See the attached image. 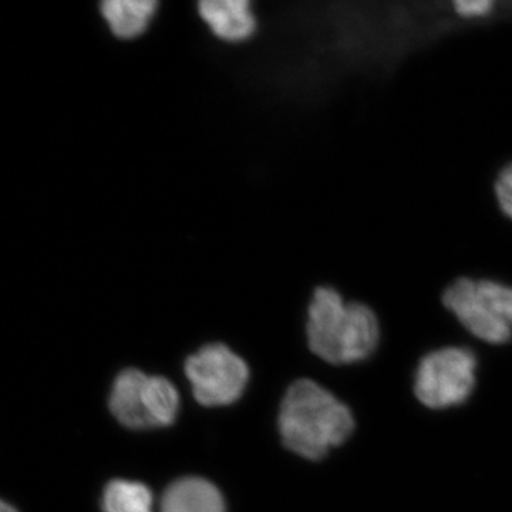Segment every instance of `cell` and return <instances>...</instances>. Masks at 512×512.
<instances>
[{"label":"cell","instance_id":"ba28073f","mask_svg":"<svg viewBox=\"0 0 512 512\" xmlns=\"http://www.w3.org/2000/svg\"><path fill=\"white\" fill-rule=\"evenodd\" d=\"M161 512H227V507L221 491L211 481L185 477L165 490Z\"/></svg>","mask_w":512,"mask_h":512},{"label":"cell","instance_id":"6da1fadb","mask_svg":"<svg viewBox=\"0 0 512 512\" xmlns=\"http://www.w3.org/2000/svg\"><path fill=\"white\" fill-rule=\"evenodd\" d=\"M355 430L346 404L309 379L292 384L282 400L279 433L286 448L306 460L319 461L342 446Z\"/></svg>","mask_w":512,"mask_h":512},{"label":"cell","instance_id":"8992f818","mask_svg":"<svg viewBox=\"0 0 512 512\" xmlns=\"http://www.w3.org/2000/svg\"><path fill=\"white\" fill-rule=\"evenodd\" d=\"M148 382L150 376L137 369L124 370L114 380L110 394V410L128 429H154Z\"/></svg>","mask_w":512,"mask_h":512},{"label":"cell","instance_id":"3957f363","mask_svg":"<svg viewBox=\"0 0 512 512\" xmlns=\"http://www.w3.org/2000/svg\"><path fill=\"white\" fill-rule=\"evenodd\" d=\"M447 311L474 338L490 345L512 339V286L490 279L458 278L443 293Z\"/></svg>","mask_w":512,"mask_h":512},{"label":"cell","instance_id":"8fae6325","mask_svg":"<svg viewBox=\"0 0 512 512\" xmlns=\"http://www.w3.org/2000/svg\"><path fill=\"white\" fill-rule=\"evenodd\" d=\"M494 191L501 211L512 220V163L504 167L503 171L498 174Z\"/></svg>","mask_w":512,"mask_h":512},{"label":"cell","instance_id":"277c9868","mask_svg":"<svg viewBox=\"0 0 512 512\" xmlns=\"http://www.w3.org/2000/svg\"><path fill=\"white\" fill-rule=\"evenodd\" d=\"M477 357L467 348L434 350L420 360L414 375V394L430 410L461 406L477 384Z\"/></svg>","mask_w":512,"mask_h":512},{"label":"cell","instance_id":"30bf717a","mask_svg":"<svg viewBox=\"0 0 512 512\" xmlns=\"http://www.w3.org/2000/svg\"><path fill=\"white\" fill-rule=\"evenodd\" d=\"M150 488L138 481L113 480L104 488L103 512H154Z\"/></svg>","mask_w":512,"mask_h":512},{"label":"cell","instance_id":"4fadbf2b","mask_svg":"<svg viewBox=\"0 0 512 512\" xmlns=\"http://www.w3.org/2000/svg\"><path fill=\"white\" fill-rule=\"evenodd\" d=\"M0 512H18V510L6 501L0 500Z\"/></svg>","mask_w":512,"mask_h":512},{"label":"cell","instance_id":"5b68a950","mask_svg":"<svg viewBox=\"0 0 512 512\" xmlns=\"http://www.w3.org/2000/svg\"><path fill=\"white\" fill-rule=\"evenodd\" d=\"M185 375L202 406L220 407L237 402L247 389V363L222 343L204 346L185 362Z\"/></svg>","mask_w":512,"mask_h":512},{"label":"cell","instance_id":"7a4b0ae2","mask_svg":"<svg viewBox=\"0 0 512 512\" xmlns=\"http://www.w3.org/2000/svg\"><path fill=\"white\" fill-rule=\"evenodd\" d=\"M309 348L330 365L369 359L380 340L376 313L365 303L346 302L336 289L319 286L308 309Z\"/></svg>","mask_w":512,"mask_h":512},{"label":"cell","instance_id":"52a82bcc","mask_svg":"<svg viewBox=\"0 0 512 512\" xmlns=\"http://www.w3.org/2000/svg\"><path fill=\"white\" fill-rule=\"evenodd\" d=\"M198 13L211 32L225 42H242L254 35L256 19L248 0H202Z\"/></svg>","mask_w":512,"mask_h":512},{"label":"cell","instance_id":"9c48e42d","mask_svg":"<svg viewBox=\"0 0 512 512\" xmlns=\"http://www.w3.org/2000/svg\"><path fill=\"white\" fill-rule=\"evenodd\" d=\"M158 6L156 0H106L100 8L113 35L130 40L146 32Z\"/></svg>","mask_w":512,"mask_h":512},{"label":"cell","instance_id":"7c38bea8","mask_svg":"<svg viewBox=\"0 0 512 512\" xmlns=\"http://www.w3.org/2000/svg\"><path fill=\"white\" fill-rule=\"evenodd\" d=\"M493 8L494 2L491 0H461L454 3V9L463 18H481L488 15Z\"/></svg>","mask_w":512,"mask_h":512}]
</instances>
